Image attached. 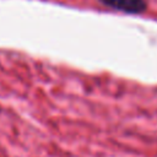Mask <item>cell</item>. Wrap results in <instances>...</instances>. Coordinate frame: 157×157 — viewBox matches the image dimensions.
Here are the masks:
<instances>
[{"label": "cell", "instance_id": "6da1fadb", "mask_svg": "<svg viewBox=\"0 0 157 157\" xmlns=\"http://www.w3.org/2000/svg\"><path fill=\"white\" fill-rule=\"evenodd\" d=\"M99 2L109 9L130 15H139L147 10L146 0H99Z\"/></svg>", "mask_w": 157, "mask_h": 157}]
</instances>
